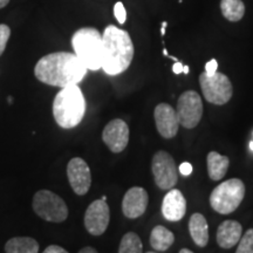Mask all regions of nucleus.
I'll list each match as a JSON object with an SVG mask.
<instances>
[{"instance_id": "16", "label": "nucleus", "mask_w": 253, "mask_h": 253, "mask_svg": "<svg viewBox=\"0 0 253 253\" xmlns=\"http://www.w3.org/2000/svg\"><path fill=\"white\" fill-rule=\"evenodd\" d=\"M243 235V226L237 220H224L218 226L217 243L221 249H232L238 244Z\"/></svg>"}, {"instance_id": "34", "label": "nucleus", "mask_w": 253, "mask_h": 253, "mask_svg": "<svg viewBox=\"0 0 253 253\" xmlns=\"http://www.w3.org/2000/svg\"><path fill=\"white\" fill-rule=\"evenodd\" d=\"M183 73H184V74H188V73H189V66H183Z\"/></svg>"}, {"instance_id": "18", "label": "nucleus", "mask_w": 253, "mask_h": 253, "mask_svg": "<svg viewBox=\"0 0 253 253\" xmlns=\"http://www.w3.org/2000/svg\"><path fill=\"white\" fill-rule=\"evenodd\" d=\"M208 173L212 181H220L226 175L230 166V160L227 156H223L217 151H210L207 157Z\"/></svg>"}, {"instance_id": "4", "label": "nucleus", "mask_w": 253, "mask_h": 253, "mask_svg": "<svg viewBox=\"0 0 253 253\" xmlns=\"http://www.w3.org/2000/svg\"><path fill=\"white\" fill-rule=\"evenodd\" d=\"M74 54L89 71H99L102 67L103 43L102 36L96 28L84 27L72 38Z\"/></svg>"}, {"instance_id": "12", "label": "nucleus", "mask_w": 253, "mask_h": 253, "mask_svg": "<svg viewBox=\"0 0 253 253\" xmlns=\"http://www.w3.org/2000/svg\"><path fill=\"white\" fill-rule=\"evenodd\" d=\"M102 140L114 154L122 153L129 143V126L121 119H115L104 126Z\"/></svg>"}, {"instance_id": "20", "label": "nucleus", "mask_w": 253, "mask_h": 253, "mask_svg": "<svg viewBox=\"0 0 253 253\" xmlns=\"http://www.w3.org/2000/svg\"><path fill=\"white\" fill-rule=\"evenodd\" d=\"M6 253H38L39 244L31 237H14L5 245Z\"/></svg>"}, {"instance_id": "3", "label": "nucleus", "mask_w": 253, "mask_h": 253, "mask_svg": "<svg viewBox=\"0 0 253 253\" xmlns=\"http://www.w3.org/2000/svg\"><path fill=\"white\" fill-rule=\"evenodd\" d=\"M86 114V100L78 84L61 88L53 101V116L63 129H72Z\"/></svg>"}, {"instance_id": "7", "label": "nucleus", "mask_w": 253, "mask_h": 253, "mask_svg": "<svg viewBox=\"0 0 253 253\" xmlns=\"http://www.w3.org/2000/svg\"><path fill=\"white\" fill-rule=\"evenodd\" d=\"M199 84L204 99L209 103L223 106L229 102L233 95L232 84L223 73L216 72L213 75H208L205 72L202 73L199 75Z\"/></svg>"}, {"instance_id": "17", "label": "nucleus", "mask_w": 253, "mask_h": 253, "mask_svg": "<svg viewBox=\"0 0 253 253\" xmlns=\"http://www.w3.org/2000/svg\"><path fill=\"white\" fill-rule=\"evenodd\" d=\"M189 232L194 243L199 248H205L209 243V225L202 213H194L189 220Z\"/></svg>"}, {"instance_id": "35", "label": "nucleus", "mask_w": 253, "mask_h": 253, "mask_svg": "<svg viewBox=\"0 0 253 253\" xmlns=\"http://www.w3.org/2000/svg\"><path fill=\"white\" fill-rule=\"evenodd\" d=\"M250 149H251L253 151V141L250 142Z\"/></svg>"}, {"instance_id": "25", "label": "nucleus", "mask_w": 253, "mask_h": 253, "mask_svg": "<svg viewBox=\"0 0 253 253\" xmlns=\"http://www.w3.org/2000/svg\"><path fill=\"white\" fill-rule=\"evenodd\" d=\"M114 14H115L116 19H118L119 24L123 25L126 20V11L125 8V5L122 2H116L115 6H114Z\"/></svg>"}, {"instance_id": "26", "label": "nucleus", "mask_w": 253, "mask_h": 253, "mask_svg": "<svg viewBox=\"0 0 253 253\" xmlns=\"http://www.w3.org/2000/svg\"><path fill=\"white\" fill-rule=\"evenodd\" d=\"M217 68H218V62L214 59H212L209 62H207V65H205V73H207L208 75H213L214 73L217 72Z\"/></svg>"}, {"instance_id": "5", "label": "nucleus", "mask_w": 253, "mask_h": 253, "mask_svg": "<svg viewBox=\"0 0 253 253\" xmlns=\"http://www.w3.org/2000/svg\"><path fill=\"white\" fill-rule=\"evenodd\" d=\"M245 184L242 179L231 178L216 186L210 195V204L220 214H230L236 211L245 197Z\"/></svg>"}, {"instance_id": "14", "label": "nucleus", "mask_w": 253, "mask_h": 253, "mask_svg": "<svg viewBox=\"0 0 253 253\" xmlns=\"http://www.w3.org/2000/svg\"><path fill=\"white\" fill-rule=\"evenodd\" d=\"M149 203V196L141 186H134L126 192L122 199V212L126 218L135 219L145 212Z\"/></svg>"}, {"instance_id": "9", "label": "nucleus", "mask_w": 253, "mask_h": 253, "mask_svg": "<svg viewBox=\"0 0 253 253\" xmlns=\"http://www.w3.org/2000/svg\"><path fill=\"white\" fill-rule=\"evenodd\" d=\"M151 171L156 185L162 190H170L178 182V169L171 155L164 150L157 151L151 161Z\"/></svg>"}, {"instance_id": "32", "label": "nucleus", "mask_w": 253, "mask_h": 253, "mask_svg": "<svg viewBox=\"0 0 253 253\" xmlns=\"http://www.w3.org/2000/svg\"><path fill=\"white\" fill-rule=\"evenodd\" d=\"M9 0H0V8H4L5 6H7Z\"/></svg>"}, {"instance_id": "33", "label": "nucleus", "mask_w": 253, "mask_h": 253, "mask_svg": "<svg viewBox=\"0 0 253 253\" xmlns=\"http://www.w3.org/2000/svg\"><path fill=\"white\" fill-rule=\"evenodd\" d=\"M179 253H194L192 251H190L189 249H182L181 251H179Z\"/></svg>"}, {"instance_id": "37", "label": "nucleus", "mask_w": 253, "mask_h": 253, "mask_svg": "<svg viewBox=\"0 0 253 253\" xmlns=\"http://www.w3.org/2000/svg\"><path fill=\"white\" fill-rule=\"evenodd\" d=\"M147 253H156V252H147Z\"/></svg>"}, {"instance_id": "8", "label": "nucleus", "mask_w": 253, "mask_h": 253, "mask_svg": "<svg viewBox=\"0 0 253 253\" xmlns=\"http://www.w3.org/2000/svg\"><path fill=\"white\" fill-rule=\"evenodd\" d=\"M176 114L179 125L186 129H194L203 116V102L197 91L186 90L178 97Z\"/></svg>"}, {"instance_id": "2", "label": "nucleus", "mask_w": 253, "mask_h": 253, "mask_svg": "<svg viewBox=\"0 0 253 253\" xmlns=\"http://www.w3.org/2000/svg\"><path fill=\"white\" fill-rule=\"evenodd\" d=\"M102 68L108 75H119L129 68L134 58V43L125 30L109 25L102 36Z\"/></svg>"}, {"instance_id": "36", "label": "nucleus", "mask_w": 253, "mask_h": 253, "mask_svg": "<svg viewBox=\"0 0 253 253\" xmlns=\"http://www.w3.org/2000/svg\"><path fill=\"white\" fill-rule=\"evenodd\" d=\"M163 54L166 55V56H168V52H167V49H163Z\"/></svg>"}, {"instance_id": "13", "label": "nucleus", "mask_w": 253, "mask_h": 253, "mask_svg": "<svg viewBox=\"0 0 253 253\" xmlns=\"http://www.w3.org/2000/svg\"><path fill=\"white\" fill-rule=\"evenodd\" d=\"M154 118L158 134L167 140L175 137L178 132L179 121L177 118L176 110L170 104H157L154 112Z\"/></svg>"}, {"instance_id": "19", "label": "nucleus", "mask_w": 253, "mask_h": 253, "mask_svg": "<svg viewBox=\"0 0 253 253\" xmlns=\"http://www.w3.org/2000/svg\"><path fill=\"white\" fill-rule=\"evenodd\" d=\"M175 242V236L162 225L155 226L150 233V245L158 252H164Z\"/></svg>"}, {"instance_id": "31", "label": "nucleus", "mask_w": 253, "mask_h": 253, "mask_svg": "<svg viewBox=\"0 0 253 253\" xmlns=\"http://www.w3.org/2000/svg\"><path fill=\"white\" fill-rule=\"evenodd\" d=\"M167 26H168L167 21H163V23H162V28H161V34H162V36H164V34H166Z\"/></svg>"}, {"instance_id": "24", "label": "nucleus", "mask_w": 253, "mask_h": 253, "mask_svg": "<svg viewBox=\"0 0 253 253\" xmlns=\"http://www.w3.org/2000/svg\"><path fill=\"white\" fill-rule=\"evenodd\" d=\"M9 37H11V30H9V27L5 24H0V56L5 52Z\"/></svg>"}, {"instance_id": "28", "label": "nucleus", "mask_w": 253, "mask_h": 253, "mask_svg": "<svg viewBox=\"0 0 253 253\" xmlns=\"http://www.w3.org/2000/svg\"><path fill=\"white\" fill-rule=\"evenodd\" d=\"M42 253H68V252L59 245H49Z\"/></svg>"}, {"instance_id": "21", "label": "nucleus", "mask_w": 253, "mask_h": 253, "mask_svg": "<svg viewBox=\"0 0 253 253\" xmlns=\"http://www.w3.org/2000/svg\"><path fill=\"white\" fill-rule=\"evenodd\" d=\"M220 11L223 17L231 21H240L245 14V5L242 0H221Z\"/></svg>"}, {"instance_id": "11", "label": "nucleus", "mask_w": 253, "mask_h": 253, "mask_svg": "<svg viewBox=\"0 0 253 253\" xmlns=\"http://www.w3.org/2000/svg\"><path fill=\"white\" fill-rule=\"evenodd\" d=\"M67 176L73 191L79 196H84L91 185V173L87 162L80 157L72 158L67 166Z\"/></svg>"}, {"instance_id": "29", "label": "nucleus", "mask_w": 253, "mask_h": 253, "mask_svg": "<svg viewBox=\"0 0 253 253\" xmlns=\"http://www.w3.org/2000/svg\"><path fill=\"white\" fill-rule=\"evenodd\" d=\"M172 72L175 73V74H181V73H183V65H182V62L176 61L175 65L172 66Z\"/></svg>"}, {"instance_id": "27", "label": "nucleus", "mask_w": 253, "mask_h": 253, "mask_svg": "<svg viewBox=\"0 0 253 253\" xmlns=\"http://www.w3.org/2000/svg\"><path fill=\"white\" fill-rule=\"evenodd\" d=\"M178 171L181 172L183 176H189V175H191V172H192V166H191V164H190V163H188V162L182 163L181 166H179Z\"/></svg>"}, {"instance_id": "22", "label": "nucleus", "mask_w": 253, "mask_h": 253, "mask_svg": "<svg viewBox=\"0 0 253 253\" xmlns=\"http://www.w3.org/2000/svg\"><path fill=\"white\" fill-rule=\"evenodd\" d=\"M119 253H143V246L137 233L128 232L122 237Z\"/></svg>"}, {"instance_id": "30", "label": "nucleus", "mask_w": 253, "mask_h": 253, "mask_svg": "<svg viewBox=\"0 0 253 253\" xmlns=\"http://www.w3.org/2000/svg\"><path fill=\"white\" fill-rule=\"evenodd\" d=\"M79 253H97V251L94 248H90V246H86V248L81 249L80 251H79Z\"/></svg>"}, {"instance_id": "6", "label": "nucleus", "mask_w": 253, "mask_h": 253, "mask_svg": "<svg viewBox=\"0 0 253 253\" xmlns=\"http://www.w3.org/2000/svg\"><path fill=\"white\" fill-rule=\"evenodd\" d=\"M33 210L43 220L62 223L68 217V208L65 201L49 190H40L33 197Z\"/></svg>"}, {"instance_id": "1", "label": "nucleus", "mask_w": 253, "mask_h": 253, "mask_svg": "<svg viewBox=\"0 0 253 253\" xmlns=\"http://www.w3.org/2000/svg\"><path fill=\"white\" fill-rule=\"evenodd\" d=\"M87 71L74 53L56 52L42 56L37 62L34 75L42 84L65 88L80 84Z\"/></svg>"}, {"instance_id": "23", "label": "nucleus", "mask_w": 253, "mask_h": 253, "mask_svg": "<svg viewBox=\"0 0 253 253\" xmlns=\"http://www.w3.org/2000/svg\"><path fill=\"white\" fill-rule=\"evenodd\" d=\"M236 253H253V229H249L238 242Z\"/></svg>"}, {"instance_id": "15", "label": "nucleus", "mask_w": 253, "mask_h": 253, "mask_svg": "<svg viewBox=\"0 0 253 253\" xmlns=\"http://www.w3.org/2000/svg\"><path fill=\"white\" fill-rule=\"evenodd\" d=\"M163 217L169 221L181 220L186 213V199L181 190L170 189L162 203Z\"/></svg>"}, {"instance_id": "10", "label": "nucleus", "mask_w": 253, "mask_h": 253, "mask_svg": "<svg viewBox=\"0 0 253 253\" xmlns=\"http://www.w3.org/2000/svg\"><path fill=\"white\" fill-rule=\"evenodd\" d=\"M110 210L103 199H96L87 208L84 213V227L91 236H101L109 225Z\"/></svg>"}]
</instances>
